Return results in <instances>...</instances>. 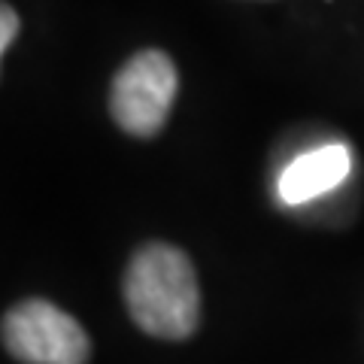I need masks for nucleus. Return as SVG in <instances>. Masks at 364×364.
Wrapping results in <instances>:
<instances>
[{
    "instance_id": "20e7f679",
    "label": "nucleus",
    "mask_w": 364,
    "mask_h": 364,
    "mask_svg": "<svg viewBox=\"0 0 364 364\" xmlns=\"http://www.w3.org/2000/svg\"><path fill=\"white\" fill-rule=\"evenodd\" d=\"M352 170V152L343 143H328L313 152L298 155L277 179V195L282 203L298 207L318 195L334 191Z\"/></svg>"
},
{
    "instance_id": "f257e3e1",
    "label": "nucleus",
    "mask_w": 364,
    "mask_h": 364,
    "mask_svg": "<svg viewBox=\"0 0 364 364\" xmlns=\"http://www.w3.org/2000/svg\"><path fill=\"white\" fill-rule=\"evenodd\" d=\"M124 304L146 334L186 340L200 322V286L191 258L170 243H146L124 270Z\"/></svg>"
},
{
    "instance_id": "f03ea898",
    "label": "nucleus",
    "mask_w": 364,
    "mask_h": 364,
    "mask_svg": "<svg viewBox=\"0 0 364 364\" xmlns=\"http://www.w3.org/2000/svg\"><path fill=\"white\" fill-rule=\"evenodd\" d=\"M176 88H179L176 64L167 52L158 49L136 52L131 61H124V67L112 79L109 112L124 134L155 136L170 116Z\"/></svg>"
},
{
    "instance_id": "39448f33",
    "label": "nucleus",
    "mask_w": 364,
    "mask_h": 364,
    "mask_svg": "<svg viewBox=\"0 0 364 364\" xmlns=\"http://www.w3.org/2000/svg\"><path fill=\"white\" fill-rule=\"evenodd\" d=\"M0 25H4V31H0V52L6 55L9 46L16 40V33H18V16L9 4H4V9H0Z\"/></svg>"
},
{
    "instance_id": "7ed1b4c3",
    "label": "nucleus",
    "mask_w": 364,
    "mask_h": 364,
    "mask_svg": "<svg viewBox=\"0 0 364 364\" xmlns=\"http://www.w3.org/2000/svg\"><path fill=\"white\" fill-rule=\"evenodd\" d=\"M4 346L25 364H85L91 343L85 328L49 301H21L4 316Z\"/></svg>"
}]
</instances>
